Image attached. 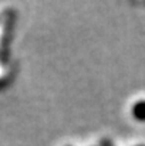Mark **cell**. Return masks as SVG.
I'll return each mask as SVG.
<instances>
[{"label":"cell","mask_w":145,"mask_h":146,"mask_svg":"<svg viewBox=\"0 0 145 146\" xmlns=\"http://www.w3.org/2000/svg\"><path fill=\"white\" fill-rule=\"evenodd\" d=\"M132 115L138 121H145V101H140L132 108Z\"/></svg>","instance_id":"6da1fadb"}]
</instances>
